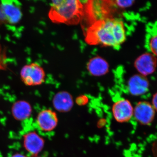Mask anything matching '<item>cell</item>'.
<instances>
[{"mask_svg": "<svg viewBox=\"0 0 157 157\" xmlns=\"http://www.w3.org/2000/svg\"><path fill=\"white\" fill-rule=\"evenodd\" d=\"M126 39L125 29L121 20L106 17L94 22L88 28L85 41L89 45L117 47Z\"/></svg>", "mask_w": 157, "mask_h": 157, "instance_id": "6da1fadb", "label": "cell"}, {"mask_svg": "<svg viewBox=\"0 0 157 157\" xmlns=\"http://www.w3.org/2000/svg\"><path fill=\"white\" fill-rule=\"evenodd\" d=\"M50 6L48 17L55 23L77 24L83 15L84 7L78 0H56Z\"/></svg>", "mask_w": 157, "mask_h": 157, "instance_id": "7a4b0ae2", "label": "cell"}, {"mask_svg": "<svg viewBox=\"0 0 157 157\" xmlns=\"http://www.w3.org/2000/svg\"><path fill=\"white\" fill-rule=\"evenodd\" d=\"M22 17L21 4L18 1H2L0 3V25H16Z\"/></svg>", "mask_w": 157, "mask_h": 157, "instance_id": "3957f363", "label": "cell"}, {"mask_svg": "<svg viewBox=\"0 0 157 157\" xmlns=\"http://www.w3.org/2000/svg\"><path fill=\"white\" fill-rule=\"evenodd\" d=\"M21 78L26 86H37L45 81V73L43 68L36 63L25 65L21 70Z\"/></svg>", "mask_w": 157, "mask_h": 157, "instance_id": "277c9868", "label": "cell"}, {"mask_svg": "<svg viewBox=\"0 0 157 157\" xmlns=\"http://www.w3.org/2000/svg\"><path fill=\"white\" fill-rule=\"evenodd\" d=\"M134 107L129 100L121 98L113 104V116L118 123L128 122L133 117Z\"/></svg>", "mask_w": 157, "mask_h": 157, "instance_id": "5b68a950", "label": "cell"}, {"mask_svg": "<svg viewBox=\"0 0 157 157\" xmlns=\"http://www.w3.org/2000/svg\"><path fill=\"white\" fill-rule=\"evenodd\" d=\"M155 110L149 102L141 101L134 107L133 117L137 122L143 125H150L153 122Z\"/></svg>", "mask_w": 157, "mask_h": 157, "instance_id": "8992f818", "label": "cell"}, {"mask_svg": "<svg viewBox=\"0 0 157 157\" xmlns=\"http://www.w3.org/2000/svg\"><path fill=\"white\" fill-rule=\"evenodd\" d=\"M36 123L39 128L42 132H51L57 127L58 117L56 112L52 109H42L37 116Z\"/></svg>", "mask_w": 157, "mask_h": 157, "instance_id": "52a82bcc", "label": "cell"}, {"mask_svg": "<svg viewBox=\"0 0 157 157\" xmlns=\"http://www.w3.org/2000/svg\"><path fill=\"white\" fill-rule=\"evenodd\" d=\"M45 144L44 138L36 132H28L23 137L24 147L33 157L38 155L44 148Z\"/></svg>", "mask_w": 157, "mask_h": 157, "instance_id": "ba28073f", "label": "cell"}, {"mask_svg": "<svg viewBox=\"0 0 157 157\" xmlns=\"http://www.w3.org/2000/svg\"><path fill=\"white\" fill-rule=\"evenodd\" d=\"M157 61L152 54L146 53L138 57L134 66L140 75L146 76L154 72L157 67Z\"/></svg>", "mask_w": 157, "mask_h": 157, "instance_id": "9c48e42d", "label": "cell"}, {"mask_svg": "<svg viewBox=\"0 0 157 157\" xmlns=\"http://www.w3.org/2000/svg\"><path fill=\"white\" fill-rule=\"evenodd\" d=\"M149 83L145 76L136 74L132 76L128 82L129 93L134 96L143 95L148 91Z\"/></svg>", "mask_w": 157, "mask_h": 157, "instance_id": "30bf717a", "label": "cell"}, {"mask_svg": "<svg viewBox=\"0 0 157 157\" xmlns=\"http://www.w3.org/2000/svg\"><path fill=\"white\" fill-rule=\"evenodd\" d=\"M52 105L57 111L62 113L67 112L73 108L74 101L72 95L66 91H61L54 96Z\"/></svg>", "mask_w": 157, "mask_h": 157, "instance_id": "8fae6325", "label": "cell"}, {"mask_svg": "<svg viewBox=\"0 0 157 157\" xmlns=\"http://www.w3.org/2000/svg\"><path fill=\"white\" fill-rule=\"evenodd\" d=\"M86 67L88 73L95 77L104 76L108 73L109 70L108 62L100 56H94L90 59Z\"/></svg>", "mask_w": 157, "mask_h": 157, "instance_id": "7c38bea8", "label": "cell"}, {"mask_svg": "<svg viewBox=\"0 0 157 157\" xmlns=\"http://www.w3.org/2000/svg\"><path fill=\"white\" fill-rule=\"evenodd\" d=\"M11 111L14 119L22 121L28 119L31 116L33 109L29 102L21 100L16 101L13 104Z\"/></svg>", "mask_w": 157, "mask_h": 157, "instance_id": "4fadbf2b", "label": "cell"}, {"mask_svg": "<svg viewBox=\"0 0 157 157\" xmlns=\"http://www.w3.org/2000/svg\"><path fill=\"white\" fill-rule=\"evenodd\" d=\"M148 47L154 55L157 56V34H155L149 40Z\"/></svg>", "mask_w": 157, "mask_h": 157, "instance_id": "5bb4252c", "label": "cell"}, {"mask_svg": "<svg viewBox=\"0 0 157 157\" xmlns=\"http://www.w3.org/2000/svg\"><path fill=\"white\" fill-rule=\"evenodd\" d=\"M113 4L121 9H126L131 7L134 2V1H115Z\"/></svg>", "mask_w": 157, "mask_h": 157, "instance_id": "9a60e30c", "label": "cell"}, {"mask_svg": "<svg viewBox=\"0 0 157 157\" xmlns=\"http://www.w3.org/2000/svg\"><path fill=\"white\" fill-rule=\"evenodd\" d=\"M88 98L85 96H79L76 99V102L78 105H83L87 103Z\"/></svg>", "mask_w": 157, "mask_h": 157, "instance_id": "2e32d148", "label": "cell"}, {"mask_svg": "<svg viewBox=\"0 0 157 157\" xmlns=\"http://www.w3.org/2000/svg\"><path fill=\"white\" fill-rule=\"evenodd\" d=\"M151 104L156 112H157V92L153 97Z\"/></svg>", "mask_w": 157, "mask_h": 157, "instance_id": "e0dca14e", "label": "cell"}, {"mask_svg": "<svg viewBox=\"0 0 157 157\" xmlns=\"http://www.w3.org/2000/svg\"><path fill=\"white\" fill-rule=\"evenodd\" d=\"M10 157H27L21 153H15L12 155Z\"/></svg>", "mask_w": 157, "mask_h": 157, "instance_id": "ac0fdd59", "label": "cell"}, {"mask_svg": "<svg viewBox=\"0 0 157 157\" xmlns=\"http://www.w3.org/2000/svg\"><path fill=\"white\" fill-rule=\"evenodd\" d=\"M33 157H42L39 156L37 155V156H33Z\"/></svg>", "mask_w": 157, "mask_h": 157, "instance_id": "d6986e66", "label": "cell"}, {"mask_svg": "<svg viewBox=\"0 0 157 157\" xmlns=\"http://www.w3.org/2000/svg\"><path fill=\"white\" fill-rule=\"evenodd\" d=\"M1 45H0V51H1Z\"/></svg>", "mask_w": 157, "mask_h": 157, "instance_id": "ffe728a7", "label": "cell"}]
</instances>
